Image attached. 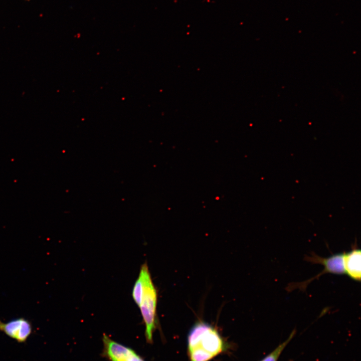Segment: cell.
<instances>
[{
    "label": "cell",
    "mask_w": 361,
    "mask_h": 361,
    "mask_svg": "<svg viewBox=\"0 0 361 361\" xmlns=\"http://www.w3.org/2000/svg\"><path fill=\"white\" fill-rule=\"evenodd\" d=\"M143 281V291L138 307L144 323L146 341L152 343L156 328L157 292L146 263L141 265L139 274Z\"/></svg>",
    "instance_id": "6da1fadb"
},
{
    "label": "cell",
    "mask_w": 361,
    "mask_h": 361,
    "mask_svg": "<svg viewBox=\"0 0 361 361\" xmlns=\"http://www.w3.org/2000/svg\"><path fill=\"white\" fill-rule=\"evenodd\" d=\"M345 274L355 281L359 282L361 277V252L357 248L356 241L348 252H343Z\"/></svg>",
    "instance_id": "8992f818"
},
{
    "label": "cell",
    "mask_w": 361,
    "mask_h": 361,
    "mask_svg": "<svg viewBox=\"0 0 361 361\" xmlns=\"http://www.w3.org/2000/svg\"><path fill=\"white\" fill-rule=\"evenodd\" d=\"M188 350L201 348L214 357L225 349V343L218 331L210 324L199 322L190 331Z\"/></svg>",
    "instance_id": "7a4b0ae2"
},
{
    "label": "cell",
    "mask_w": 361,
    "mask_h": 361,
    "mask_svg": "<svg viewBox=\"0 0 361 361\" xmlns=\"http://www.w3.org/2000/svg\"><path fill=\"white\" fill-rule=\"evenodd\" d=\"M190 361H209L214 356L207 351L195 348L188 350Z\"/></svg>",
    "instance_id": "ba28073f"
},
{
    "label": "cell",
    "mask_w": 361,
    "mask_h": 361,
    "mask_svg": "<svg viewBox=\"0 0 361 361\" xmlns=\"http://www.w3.org/2000/svg\"><path fill=\"white\" fill-rule=\"evenodd\" d=\"M102 341L103 354L109 361H145L133 349L114 341L105 334Z\"/></svg>",
    "instance_id": "277c9868"
},
{
    "label": "cell",
    "mask_w": 361,
    "mask_h": 361,
    "mask_svg": "<svg viewBox=\"0 0 361 361\" xmlns=\"http://www.w3.org/2000/svg\"><path fill=\"white\" fill-rule=\"evenodd\" d=\"M295 333V331L294 330L285 341L280 344L276 348L264 357L261 361H277L283 350L293 337Z\"/></svg>",
    "instance_id": "52a82bcc"
},
{
    "label": "cell",
    "mask_w": 361,
    "mask_h": 361,
    "mask_svg": "<svg viewBox=\"0 0 361 361\" xmlns=\"http://www.w3.org/2000/svg\"><path fill=\"white\" fill-rule=\"evenodd\" d=\"M304 259L305 261L313 264H321L324 266V268L321 273H319L316 276L308 280L289 284L286 288L288 291H292L296 288H298L301 290H305L306 286L311 281L325 273L345 274L343 264V253L335 254L328 258H323L312 252L311 253V256H306Z\"/></svg>",
    "instance_id": "3957f363"
},
{
    "label": "cell",
    "mask_w": 361,
    "mask_h": 361,
    "mask_svg": "<svg viewBox=\"0 0 361 361\" xmlns=\"http://www.w3.org/2000/svg\"><path fill=\"white\" fill-rule=\"evenodd\" d=\"M0 331L19 342H24L31 334L32 327L28 320L21 317L8 322L0 321Z\"/></svg>",
    "instance_id": "5b68a950"
}]
</instances>
